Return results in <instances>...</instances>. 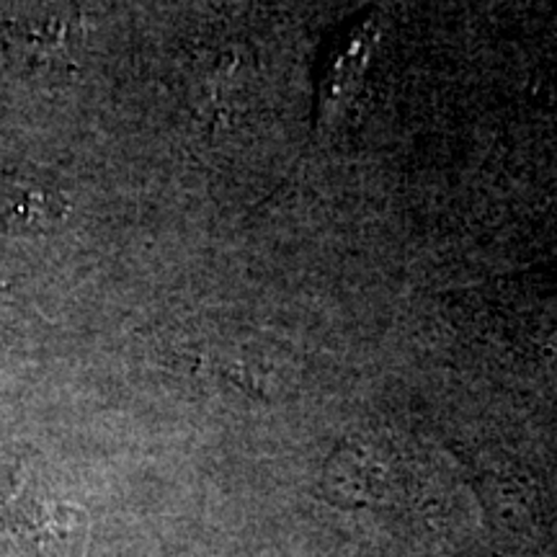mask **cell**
Segmentation results:
<instances>
[{
    "mask_svg": "<svg viewBox=\"0 0 557 557\" xmlns=\"http://www.w3.org/2000/svg\"><path fill=\"white\" fill-rule=\"evenodd\" d=\"M62 214L60 197L16 176H0V233H47Z\"/></svg>",
    "mask_w": 557,
    "mask_h": 557,
    "instance_id": "cell-3",
    "label": "cell"
},
{
    "mask_svg": "<svg viewBox=\"0 0 557 557\" xmlns=\"http://www.w3.org/2000/svg\"><path fill=\"white\" fill-rule=\"evenodd\" d=\"M0 527L34 557H81L88 537L86 511L21 487L0 500Z\"/></svg>",
    "mask_w": 557,
    "mask_h": 557,
    "instance_id": "cell-1",
    "label": "cell"
},
{
    "mask_svg": "<svg viewBox=\"0 0 557 557\" xmlns=\"http://www.w3.org/2000/svg\"><path fill=\"white\" fill-rule=\"evenodd\" d=\"M377 39L380 32L364 18L325 41L312 73V88H315L312 116L320 127L338 122L341 114L357 103Z\"/></svg>",
    "mask_w": 557,
    "mask_h": 557,
    "instance_id": "cell-2",
    "label": "cell"
}]
</instances>
